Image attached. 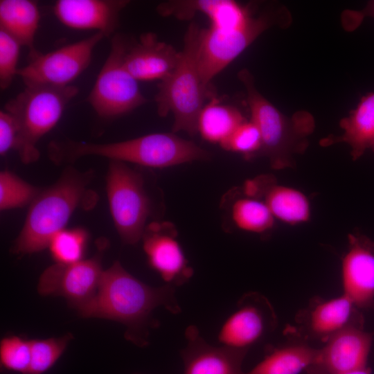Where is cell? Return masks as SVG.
Listing matches in <instances>:
<instances>
[{"mask_svg":"<svg viewBox=\"0 0 374 374\" xmlns=\"http://www.w3.org/2000/svg\"><path fill=\"white\" fill-rule=\"evenodd\" d=\"M75 86L26 85L5 105L16 120L19 134L16 146L25 164L39 157L37 143L60 121L67 104L78 93Z\"/></svg>","mask_w":374,"mask_h":374,"instance_id":"cell-6","label":"cell"},{"mask_svg":"<svg viewBox=\"0 0 374 374\" xmlns=\"http://www.w3.org/2000/svg\"><path fill=\"white\" fill-rule=\"evenodd\" d=\"M276 316L267 299L258 292L244 294L235 310L222 325L217 339L222 346L248 350L272 332Z\"/></svg>","mask_w":374,"mask_h":374,"instance_id":"cell-11","label":"cell"},{"mask_svg":"<svg viewBox=\"0 0 374 374\" xmlns=\"http://www.w3.org/2000/svg\"><path fill=\"white\" fill-rule=\"evenodd\" d=\"M91 177V171L68 167L53 186L40 190L14 242V253L28 254L46 249L53 237L65 229L76 208H92L97 196L88 186Z\"/></svg>","mask_w":374,"mask_h":374,"instance_id":"cell-3","label":"cell"},{"mask_svg":"<svg viewBox=\"0 0 374 374\" xmlns=\"http://www.w3.org/2000/svg\"><path fill=\"white\" fill-rule=\"evenodd\" d=\"M130 42L121 35L113 36L111 49L87 98L96 113L112 119L125 115L147 102L138 81L123 64Z\"/></svg>","mask_w":374,"mask_h":374,"instance_id":"cell-9","label":"cell"},{"mask_svg":"<svg viewBox=\"0 0 374 374\" xmlns=\"http://www.w3.org/2000/svg\"><path fill=\"white\" fill-rule=\"evenodd\" d=\"M343 294L359 310L374 308V242L361 234L348 235L342 258Z\"/></svg>","mask_w":374,"mask_h":374,"instance_id":"cell-15","label":"cell"},{"mask_svg":"<svg viewBox=\"0 0 374 374\" xmlns=\"http://www.w3.org/2000/svg\"><path fill=\"white\" fill-rule=\"evenodd\" d=\"M72 338L70 334L46 339L30 340L31 359L24 374H43L57 362Z\"/></svg>","mask_w":374,"mask_h":374,"instance_id":"cell-29","label":"cell"},{"mask_svg":"<svg viewBox=\"0 0 374 374\" xmlns=\"http://www.w3.org/2000/svg\"><path fill=\"white\" fill-rule=\"evenodd\" d=\"M88 238L84 229H64L53 237L48 247L56 262L73 263L83 260Z\"/></svg>","mask_w":374,"mask_h":374,"instance_id":"cell-27","label":"cell"},{"mask_svg":"<svg viewBox=\"0 0 374 374\" xmlns=\"http://www.w3.org/2000/svg\"><path fill=\"white\" fill-rule=\"evenodd\" d=\"M163 17L189 20L197 12L206 15L211 26L233 28L244 25L251 17L249 7L231 0H176L160 3L157 8Z\"/></svg>","mask_w":374,"mask_h":374,"instance_id":"cell-20","label":"cell"},{"mask_svg":"<svg viewBox=\"0 0 374 374\" xmlns=\"http://www.w3.org/2000/svg\"><path fill=\"white\" fill-rule=\"evenodd\" d=\"M226 150L243 154L247 158L260 154L262 139L257 126L250 120L241 123L221 145Z\"/></svg>","mask_w":374,"mask_h":374,"instance_id":"cell-31","label":"cell"},{"mask_svg":"<svg viewBox=\"0 0 374 374\" xmlns=\"http://www.w3.org/2000/svg\"><path fill=\"white\" fill-rule=\"evenodd\" d=\"M31 359L30 341L12 336L3 338L0 344V362L8 371L24 374L28 369Z\"/></svg>","mask_w":374,"mask_h":374,"instance_id":"cell-30","label":"cell"},{"mask_svg":"<svg viewBox=\"0 0 374 374\" xmlns=\"http://www.w3.org/2000/svg\"><path fill=\"white\" fill-rule=\"evenodd\" d=\"M291 21L287 8L280 7L251 16L244 25L237 28L211 26L202 29L197 60L203 83L210 85L212 79L264 31L273 26L287 28Z\"/></svg>","mask_w":374,"mask_h":374,"instance_id":"cell-7","label":"cell"},{"mask_svg":"<svg viewBox=\"0 0 374 374\" xmlns=\"http://www.w3.org/2000/svg\"><path fill=\"white\" fill-rule=\"evenodd\" d=\"M175 227L167 222H152L142 237L143 250L150 267L174 287L186 283L193 276Z\"/></svg>","mask_w":374,"mask_h":374,"instance_id":"cell-13","label":"cell"},{"mask_svg":"<svg viewBox=\"0 0 374 374\" xmlns=\"http://www.w3.org/2000/svg\"><path fill=\"white\" fill-rule=\"evenodd\" d=\"M186 347L181 350L184 374H246L242 368L247 350L213 346L200 335L195 326L185 332Z\"/></svg>","mask_w":374,"mask_h":374,"instance_id":"cell-16","label":"cell"},{"mask_svg":"<svg viewBox=\"0 0 374 374\" xmlns=\"http://www.w3.org/2000/svg\"><path fill=\"white\" fill-rule=\"evenodd\" d=\"M179 57L180 52L149 32L142 34L135 44H130L123 64L137 81L161 80L173 71Z\"/></svg>","mask_w":374,"mask_h":374,"instance_id":"cell-18","label":"cell"},{"mask_svg":"<svg viewBox=\"0 0 374 374\" xmlns=\"http://www.w3.org/2000/svg\"><path fill=\"white\" fill-rule=\"evenodd\" d=\"M103 270L98 256L70 264L51 265L42 274L38 292L62 296L76 308L96 294Z\"/></svg>","mask_w":374,"mask_h":374,"instance_id":"cell-12","label":"cell"},{"mask_svg":"<svg viewBox=\"0 0 374 374\" xmlns=\"http://www.w3.org/2000/svg\"><path fill=\"white\" fill-rule=\"evenodd\" d=\"M238 78L246 90L251 121L261 135L260 153L269 159L273 168L292 167L294 156L308 145V137L315 127L313 116L304 110L285 116L258 91L248 69H241Z\"/></svg>","mask_w":374,"mask_h":374,"instance_id":"cell-5","label":"cell"},{"mask_svg":"<svg viewBox=\"0 0 374 374\" xmlns=\"http://www.w3.org/2000/svg\"><path fill=\"white\" fill-rule=\"evenodd\" d=\"M318 350L303 344L273 348L246 374H299L314 364Z\"/></svg>","mask_w":374,"mask_h":374,"instance_id":"cell-23","label":"cell"},{"mask_svg":"<svg viewBox=\"0 0 374 374\" xmlns=\"http://www.w3.org/2000/svg\"><path fill=\"white\" fill-rule=\"evenodd\" d=\"M202 28L191 23L185 34L184 47L177 66L158 85L154 97L157 113L174 116L173 132L197 133L199 116L207 99L215 97L210 85L202 81L198 69V52Z\"/></svg>","mask_w":374,"mask_h":374,"instance_id":"cell-4","label":"cell"},{"mask_svg":"<svg viewBox=\"0 0 374 374\" xmlns=\"http://www.w3.org/2000/svg\"><path fill=\"white\" fill-rule=\"evenodd\" d=\"M344 374H371V369L366 367V368L355 370L353 371H350Z\"/></svg>","mask_w":374,"mask_h":374,"instance_id":"cell-36","label":"cell"},{"mask_svg":"<svg viewBox=\"0 0 374 374\" xmlns=\"http://www.w3.org/2000/svg\"><path fill=\"white\" fill-rule=\"evenodd\" d=\"M50 159L56 164L73 163L85 156H98L140 166L163 168L206 160L210 153L191 141L173 133H154L135 139L94 143L69 139L52 141L48 145Z\"/></svg>","mask_w":374,"mask_h":374,"instance_id":"cell-2","label":"cell"},{"mask_svg":"<svg viewBox=\"0 0 374 374\" xmlns=\"http://www.w3.org/2000/svg\"><path fill=\"white\" fill-rule=\"evenodd\" d=\"M274 183L275 181L272 177L260 175L247 180L244 183L242 190L245 197L258 199L264 196L268 188Z\"/></svg>","mask_w":374,"mask_h":374,"instance_id":"cell-35","label":"cell"},{"mask_svg":"<svg viewBox=\"0 0 374 374\" xmlns=\"http://www.w3.org/2000/svg\"><path fill=\"white\" fill-rule=\"evenodd\" d=\"M129 3L126 0H58L53 10L69 28L96 30L109 37L118 26L121 12Z\"/></svg>","mask_w":374,"mask_h":374,"instance_id":"cell-17","label":"cell"},{"mask_svg":"<svg viewBox=\"0 0 374 374\" xmlns=\"http://www.w3.org/2000/svg\"><path fill=\"white\" fill-rule=\"evenodd\" d=\"M39 19L37 4L33 1H0V28L28 48L30 58L39 53L34 47Z\"/></svg>","mask_w":374,"mask_h":374,"instance_id":"cell-22","label":"cell"},{"mask_svg":"<svg viewBox=\"0 0 374 374\" xmlns=\"http://www.w3.org/2000/svg\"><path fill=\"white\" fill-rule=\"evenodd\" d=\"M19 127L15 118L5 109L0 112V154L16 149Z\"/></svg>","mask_w":374,"mask_h":374,"instance_id":"cell-33","label":"cell"},{"mask_svg":"<svg viewBox=\"0 0 374 374\" xmlns=\"http://www.w3.org/2000/svg\"><path fill=\"white\" fill-rule=\"evenodd\" d=\"M345 295L313 301L299 316L305 333L310 338L326 341L350 326H364L362 314Z\"/></svg>","mask_w":374,"mask_h":374,"instance_id":"cell-19","label":"cell"},{"mask_svg":"<svg viewBox=\"0 0 374 374\" xmlns=\"http://www.w3.org/2000/svg\"><path fill=\"white\" fill-rule=\"evenodd\" d=\"M371 149L372 150V151L374 152V145L372 146V148Z\"/></svg>","mask_w":374,"mask_h":374,"instance_id":"cell-37","label":"cell"},{"mask_svg":"<svg viewBox=\"0 0 374 374\" xmlns=\"http://www.w3.org/2000/svg\"><path fill=\"white\" fill-rule=\"evenodd\" d=\"M21 46L15 38L0 28V87L2 90L8 88L17 75Z\"/></svg>","mask_w":374,"mask_h":374,"instance_id":"cell-32","label":"cell"},{"mask_svg":"<svg viewBox=\"0 0 374 374\" xmlns=\"http://www.w3.org/2000/svg\"><path fill=\"white\" fill-rule=\"evenodd\" d=\"M372 341L364 326H348L326 341L307 371L309 374H344L366 368Z\"/></svg>","mask_w":374,"mask_h":374,"instance_id":"cell-14","label":"cell"},{"mask_svg":"<svg viewBox=\"0 0 374 374\" xmlns=\"http://www.w3.org/2000/svg\"><path fill=\"white\" fill-rule=\"evenodd\" d=\"M103 37V34L96 32L55 51L39 53L30 58L27 65L18 69L17 75L25 85L69 86L88 67L95 46Z\"/></svg>","mask_w":374,"mask_h":374,"instance_id":"cell-10","label":"cell"},{"mask_svg":"<svg viewBox=\"0 0 374 374\" xmlns=\"http://www.w3.org/2000/svg\"><path fill=\"white\" fill-rule=\"evenodd\" d=\"M231 216L239 229L255 233L271 230L275 219L264 201L247 197L233 202Z\"/></svg>","mask_w":374,"mask_h":374,"instance_id":"cell-26","label":"cell"},{"mask_svg":"<svg viewBox=\"0 0 374 374\" xmlns=\"http://www.w3.org/2000/svg\"><path fill=\"white\" fill-rule=\"evenodd\" d=\"M245 121L238 108L222 104L215 96L201 111L197 132L204 140L222 145Z\"/></svg>","mask_w":374,"mask_h":374,"instance_id":"cell-24","label":"cell"},{"mask_svg":"<svg viewBox=\"0 0 374 374\" xmlns=\"http://www.w3.org/2000/svg\"><path fill=\"white\" fill-rule=\"evenodd\" d=\"M264 202L274 217L295 225L310 218V204L301 191L290 186L271 184L264 195Z\"/></svg>","mask_w":374,"mask_h":374,"instance_id":"cell-25","label":"cell"},{"mask_svg":"<svg viewBox=\"0 0 374 374\" xmlns=\"http://www.w3.org/2000/svg\"><path fill=\"white\" fill-rule=\"evenodd\" d=\"M106 191L111 215L121 240L135 244L142 239L152 211L143 175L126 163L110 161Z\"/></svg>","mask_w":374,"mask_h":374,"instance_id":"cell-8","label":"cell"},{"mask_svg":"<svg viewBox=\"0 0 374 374\" xmlns=\"http://www.w3.org/2000/svg\"><path fill=\"white\" fill-rule=\"evenodd\" d=\"M40 189L28 184L9 170L0 173L1 211L21 208L30 204Z\"/></svg>","mask_w":374,"mask_h":374,"instance_id":"cell-28","label":"cell"},{"mask_svg":"<svg viewBox=\"0 0 374 374\" xmlns=\"http://www.w3.org/2000/svg\"><path fill=\"white\" fill-rule=\"evenodd\" d=\"M344 130L339 136L330 135L320 141L322 146L346 143L350 147L353 160L361 157L374 145V91L363 96L357 107L339 122Z\"/></svg>","mask_w":374,"mask_h":374,"instance_id":"cell-21","label":"cell"},{"mask_svg":"<svg viewBox=\"0 0 374 374\" xmlns=\"http://www.w3.org/2000/svg\"><path fill=\"white\" fill-rule=\"evenodd\" d=\"M374 18V0L367 2L361 10H345L341 15V22L343 28L348 32L356 30L364 18Z\"/></svg>","mask_w":374,"mask_h":374,"instance_id":"cell-34","label":"cell"},{"mask_svg":"<svg viewBox=\"0 0 374 374\" xmlns=\"http://www.w3.org/2000/svg\"><path fill=\"white\" fill-rule=\"evenodd\" d=\"M163 306L172 314L181 312L175 287H154L127 271L118 261L103 270L97 291L88 301L77 308L84 317L116 321L127 326V337L136 344H146L144 330L152 312Z\"/></svg>","mask_w":374,"mask_h":374,"instance_id":"cell-1","label":"cell"}]
</instances>
